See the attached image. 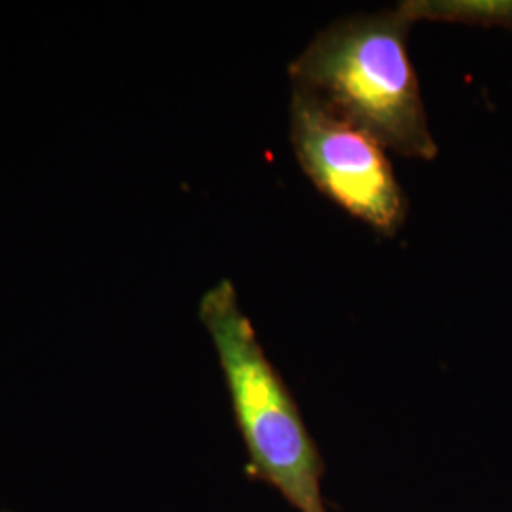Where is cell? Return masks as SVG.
Masks as SVG:
<instances>
[{
    "instance_id": "obj_3",
    "label": "cell",
    "mask_w": 512,
    "mask_h": 512,
    "mask_svg": "<svg viewBox=\"0 0 512 512\" xmlns=\"http://www.w3.org/2000/svg\"><path fill=\"white\" fill-rule=\"evenodd\" d=\"M291 145L311 184L374 232L393 238L408 202L385 150L306 90L293 88Z\"/></svg>"
},
{
    "instance_id": "obj_4",
    "label": "cell",
    "mask_w": 512,
    "mask_h": 512,
    "mask_svg": "<svg viewBox=\"0 0 512 512\" xmlns=\"http://www.w3.org/2000/svg\"><path fill=\"white\" fill-rule=\"evenodd\" d=\"M399 8L412 23L427 19L512 31V0H404Z\"/></svg>"
},
{
    "instance_id": "obj_1",
    "label": "cell",
    "mask_w": 512,
    "mask_h": 512,
    "mask_svg": "<svg viewBox=\"0 0 512 512\" xmlns=\"http://www.w3.org/2000/svg\"><path fill=\"white\" fill-rule=\"evenodd\" d=\"M412 25L399 6L338 19L291 61L289 76L385 150L431 162L439 147L408 55Z\"/></svg>"
},
{
    "instance_id": "obj_2",
    "label": "cell",
    "mask_w": 512,
    "mask_h": 512,
    "mask_svg": "<svg viewBox=\"0 0 512 512\" xmlns=\"http://www.w3.org/2000/svg\"><path fill=\"white\" fill-rule=\"evenodd\" d=\"M200 319L219 355L249 469L296 512H327L321 494L323 459L289 387L241 310L232 281L224 279L203 294Z\"/></svg>"
}]
</instances>
